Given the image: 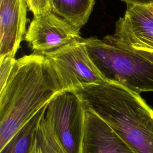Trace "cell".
I'll return each mask as SVG.
<instances>
[{"label":"cell","instance_id":"1","mask_svg":"<svg viewBox=\"0 0 153 153\" xmlns=\"http://www.w3.org/2000/svg\"><path fill=\"white\" fill-rule=\"evenodd\" d=\"M62 91L54 68L44 54L33 52L16 59L0 90V149Z\"/></svg>","mask_w":153,"mask_h":153},{"label":"cell","instance_id":"2","mask_svg":"<svg viewBox=\"0 0 153 153\" xmlns=\"http://www.w3.org/2000/svg\"><path fill=\"white\" fill-rule=\"evenodd\" d=\"M72 91L135 153H153V109L139 94L108 81Z\"/></svg>","mask_w":153,"mask_h":153},{"label":"cell","instance_id":"3","mask_svg":"<svg viewBox=\"0 0 153 153\" xmlns=\"http://www.w3.org/2000/svg\"><path fill=\"white\" fill-rule=\"evenodd\" d=\"M105 81L139 94L153 91V51L126 44L113 35L82 39Z\"/></svg>","mask_w":153,"mask_h":153},{"label":"cell","instance_id":"4","mask_svg":"<svg viewBox=\"0 0 153 153\" xmlns=\"http://www.w3.org/2000/svg\"><path fill=\"white\" fill-rule=\"evenodd\" d=\"M44 120L66 153H81L84 105L72 90H63L48 103Z\"/></svg>","mask_w":153,"mask_h":153},{"label":"cell","instance_id":"5","mask_svg":"<svg viewBox=\"0 0 153 153\" xmlns=\"http://www.w3.org/2000/svg\"><path fill=\"white\" fill-rule=\"evenodd\" d=\"M82 39L42 53L51 61L63 90L106 81L90 57Z\"/></svg>","mask_w":153,"mask_h":153},{"label":"cell","instance_id":"6","mask_svg":"<svg viewBox=\"0 0 153 153\" xmlns=\"http://www.w3.org/2000/svg\"><path fill=\"white\" fill-rule=\"evenodd\" d=\"M25 39L34 53L50 52L82 39L79 31L53 11L33 17Z\"/></svg>","mask_w":153,"mask_h":153},{"label":"cell","instance_id":"7","mask_svg":"<svg viewBox=\"0 0 153 153\" xmlns=\"http://www.w3.org/2000/svg\"><path fill=\"white\" fill-rule=\"evenodd\" d=\"M81 153H135L101 117L84 106Z\"/></svg>","mask_w":153,"mask_h":153},{"label":"cell","instance_id":"8","mask_svg":"<svg viewBox=\"0 0 153 153\" xmlns=\"http://www.w3.org/2000/svg\"><path fill=\"white\" fill-rule=\"evenodd\" d=\"M114 36L137 48L153 51V13L149 5H127L115 23Z\"/></svg>","mask_w":153,"mask_h":153},{"label":"cell","instance_id":"9","mask_svg":"<svg viewBox=\"0 0 153 153\" xmlns=\"http://www.w3.org/2000/svg\"><path fill=\"white\" fill-rule=\"evenodd\" d=\"M26 0H0V58L15 57L26 33Z\"/></svg>","mask_w":153,"mask_h":153},{"label":"cell","instance_id":"10","mask_svg":"<svg viewBox=\"0 0 153 153\" xmlns=\"http://www.w3.org/2000/svg\"><path fill=\"white\" fill-rule=\"evenodd\" d=\"M94 0H52V11L79 30L87 22Z\"/></svg>","mask_w":153,"mask_h":153},{"label":"cell","instance_id":"11","mask_svg":"<svg viewBox=\"0 0 153 153\" xmlns=\"http://www.w3.org/2000/svg\"><path fill=\"white\" fill-rule=\"evenodd\" d=\"M47 105L26 123L8 140L0 153H30L41 119L44 115Z\"/></svg>","mask_w":153,"mask_h":153},{"label":"cell","instance_id":"12","mask_svg":"<svg viewBox=\"0 0 153 153\" xmlns=\"http://www.w3.org/2000/svg\"><path fill=\"white\" fill-rule=\"evenodd\" d=\"M44 117V115L40 120L30 153H66L51 131Z\"/></svg>","mask_w":153,"mask_h":153},{"label":"cell","instance_id":"13","mask_svg":"<svg viewBox=\"0 0 153 153\" xmlns=\"http://www.w3.org/2000/svg\"><path fill=\"white\" fill-rule=\"evenodd\" d=\"M33 16H39L52 11V0H26Z\"/></svg>","mask_w":153,"mask_h":153},{"label":"cell","instance_id":"14","mask_svg":"<svg viewBox=\"0 0 153 153\" xmlns=\"http://www.w3.org/2000/svg\"><path fill=\"white\" fill-rule=\"evenodd\" d=\"M16 60L15 57L11 56L0 58V90L7 83Z\"/></svg>","mask_w":153,"mask_h":153},{"label":"cell","instance_id":"15","mask_svg":"<svg viewBox=\"0 0 153 153\" xmlns=\"http://www.w3.org/2000/svg\"><path fill=\"white\" fill-rule=\"evenodd\" d=\"M127 5H150L153 4V0H120Z\"/></svg>","mask_w":153,"mask_h":153},{"label":"cell","instance_id":"16","mask_svg":"<svg viewBox=\"0 0 153 153\" xmlns=\"http://www.w3.org/2000/svg\"><path fill=\"white\" fill-rule=\"evenodd\" d=\"M149 7H150V8H151V10L152 13H153V4H151V5H149Z\"/></svg>","mask_w":153,"mask_h":153}]
</instances>
